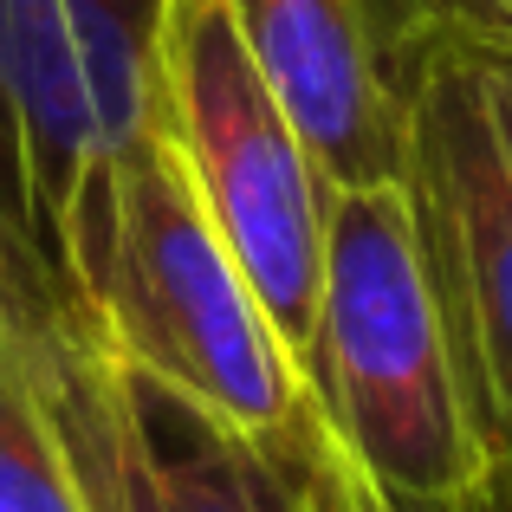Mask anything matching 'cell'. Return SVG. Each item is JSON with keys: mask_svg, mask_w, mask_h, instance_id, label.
<instances>
[{"mask_svg": "<svg viewBox=\"0 0 512 512\" xmlns=\"http://www.w3.org/2000/svg\"><path fill=\"white\" fill-rule=\"evenodd\" d=\"M305 396L383 487L415 500H480L487 467L454 389L402 182L331 188Z\"/></svg>", "mask_w": 512, "mask_h": 512, "instance_id": "obj_3", "label": "cell"}, {"mask_svg": "<svg viewBox=\"0 0 512 512\" xmlns=\"http://www.w3.org/2000/svg\"><path fill=\"white\" fill-rule=\"evenodd\" d=\"M65 305V325L260 448H279L312 402L156 117L85 175L65 234Z\"/></svg>", "mask_w": 512, "mask_h": 512, "instance_id": "obj_1", "label": "cell"}, {"mask_svg": "<svg viewBox=\"0 0 512 512\" xmlns=\"http://www.w3.org/2000/svg\"><path fill=\"white\" fill-rule=\"evenodd\" d=\"M266 461L286 480V493H292L299 512H474L461 500H415V493L383 487V480L338 441V428L318 415V402H305L299 428H292L279 448H266Z\"/></svg>", "mask_w": 512, "mask_h": 512, "instance_id": "obj_9", "label": "cell"}, {"mask_svg": "<svg viewBox=\"0 0 512 512\" xmlns=\"http://www.w3.org/2000/svg\"><path fill=\"white\" fill-rule=\"evenodd\" d=\"M150 111L182 156L214 234L266 305L279 344L305 370L325 286L331 182L305 150L286 98L247 52L227 0H163Z\"/></svg>", "mask_w": 512, "mask_h": 512, "instance_id": "obj_4", "label": "cell"}, {"mask_svg": "<svg viewBox=\"0 0 512 512\" xmlns=\"http://www.w3.org/2000/svg\"><path fill=\"white\" fill-rule=\"evenodd\" d=\"M422 13H441V20L480 26V33H512V0H415Z\"/></svg>", "mask_w": 512, "mask_h": 512, "instance_id": "obj_12", "label": "cell"}, {"mask_svg": "<svg viewBox=\"0 0 512 512\" xmlns=\"http://www.w3.org/2000/svg\"><path fill=\"white\" fill-rule=\"evenodd\" d=\"M480 65H487V98H493V124H500L506 163H512V33H480Z\"/></svg>", "mask_w": 512, "mask_h": 512, "instance_id": "obj_11", "label": "cell"}, {"mask_svg": "<svg viewBox=\"0 0 512 512\" xmlns=\"http://www.w3.org/2000/svg\"><path fill=\"white\" fill-rule=\"evenodd\" d=\"M402 201L441 344L480 448L474 512H512V163L487 98L480 26L422 20L396 59Z\"/></svg>", "mask_w": 512, "mask_h": 512, "instance_id": "obj_2", "label": "cell"}, {"mask_svg": "<svg viewBox=\"0 0 512 512\" xmlns=\"http://www.w3.org/2000/svg\"><path fill=\"white\" fill-rule=\"evenodd\" d=\"M33 370L85 512H299L260 441L169 396L91 331H33Z\"/></svg>", "mask_w": 512, "mask_h": 512, "instance_id": "obj_5", "label": "cell"}, {"mask_svg": "<svg viewBox=\"0 0 512 512\" xmlns=\"http://www.w3.org/2000/svg\"><path fill=\"white\" fill-rule=\"evenodd\" d=\"M247 52L286 98L331 188L402 175V13L396 0H227Z\"/></svg>", "mask_w": 512, "mask_h": 512, "instance_id": "obj_7", "label": "cell"}, {"mask_svg": "<svg viewBox=\"0 0 512 512\" xmlns=\"http://www.w3.org/2000/svg\"><path fill=\"white\" fill-rule=\"evenodd\" d=\"M0 512H85V487L33 370V331H0Z\"/></svg>", "mask_w": 512, "mask_h": 512, "instance_id": "obj_8", "label": "cell"}, {"mask_svg": "<svg viewBox=\"0 0 512 512\" xmlns=\"http://www.w3.org/2000/svg\"><path fill=\"white\" fill-rule=\"evenodd\" d=\"M52 325H59V305L26 273V260L13 253L7 227H0V331H52Z\"/></svg>", "mask_w": 512, "mask_h": 512, "instance_id": "obj_10", "label": "cell"}, {"mask_svg": "<svg viewBox=\"0 0 512 512\" xmlns=\"http://www.w3.org/2000/svg\"><path fill=\"white\" fill-rule=\"evenodd\" d=\"M111 156L72 0H0V227L26 273L65 305V234L85 175Z\"/></svg>", "mask_w": 512, "mask_h": 512, "instance_id": "obj_6", "label": "cell"}]
</instances>
